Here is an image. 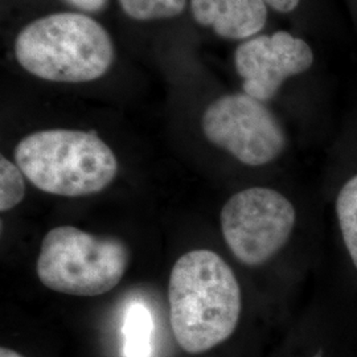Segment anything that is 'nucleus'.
<instances>
[{
  "label": "nucleus",
  "instance_id": "obj_1",
  "mask_svg": "<svg viewBox=\"0 0 357 357\" xmlns=\"http://www.w3.org/2000/svg\"><path fill=\"white\" fill-rule=\"evenodd\" d=\"M168 301L175 339L188 354H203L229 339L243 308L234 271L220 255L204 249L175 262Z\"/></svg>",
  "mask_w": 357,
  "mask_h": 357
},
{
  "label": "nucleus",
  "instance_id": "obj_2",
  "mask_svg": "<svg viewBox=\"0 0 357 357\" xmlns=\"http://www.w3.org/2000/svg\"><path fill=\"white\" fill-rule=\"evenodd\" d=\"M15 56L33 76L79 84L106 75L114 60V45L107 31L89 16L52 13L20 31Z\"/></svg>",
  "mask_w": 357,
  "mask_h": 357
},
{
  "label": "nucleus",
  "instance_id": "obj_3",
  "mask_svg": "<svg viewBox=\"0 0 357 357\" xmlns=\"http://www.w3.org/2000/svg\"><path fill=\"white\" fill-rule=\"evenodd\" d=\"M15 160L38 190L66 197L103 191L118 172L113 150L94 131L54 128L29 134L17 143Z\"/></svg>",
  "mask_w": 357,
  "mask_h": 357
},
{
  "label": "nucleus",
  "instance_id": "obj_4",
  "mask_svg": "<svg viewBox=\"0 0 357 357\" xmlns=\"http://www.w3.org/2000/svg\"><path fill=\"white\" fill-rule=\"evenodd\" d=\"M128 262L130 250L122 240L63 225L45 234L36 273L40 282L53 291L97 296L122 281Z\"/></svg>",
  "mask_w": 357,
  "mask_h": 357
},
{
  "label": "nucleus",
  "instance_id": "obj_5",
  "mask_svg": "<svg viewBox=\"0 0 357 357\" xmlns=\"http://www.w3.org/2000/svg\"><path fill=\"white\" fill-rule=\"evenodd\" d=\"M296 222L293 203L281 192L253 187L234 193L220 213L224 240L241 264H266L289 243Z\"/></svg>",
  "mask_w": 357,
  "mask_h": 357
},
{
  "label": "nucleus",
  "instance_id": "obj_6",
  "mask_svg": "<svg viewBox=\"0 0 357 357\" xmlns=\"http://www.w3.org/2000/svg\"><path fill=\"white\" fill-rule=\"evenodd\" d=\"M205 138L243 165L274 162L286 147V134L265 102L246 93L227 94L211 103L202 121Z\"/></svg>",
  "mask_w": 357,
  "mask_h": 357
},
{
  "label": "nucleus",
  "instance_id": "obj_7",
  "mask_svg": "<svg viewBox=\"0 0 357 357\" xmlns=\"http://www.w3.org/2000/svg\"><path fill=\"white\" fill-rule=\"evenodd\" d=\"M312 64L310 45L286 31L248 38L234 54L243 91L262 102L271 100L287 78L305 73Z\"/></svg>",
  "mask_w": 357,
  "mask_h": 357
},
{
  "label": "nucleus",
  "instance_id": "obj_8",
  "mask_svg": "<svg viewBox=\"0 0 357 357\" xmlns=\"http://www.w3.org/2000/svg\"><path fill=\"white\" fill-rule=\"evenodd\" d=\"M191 11L196 23L230 40L255 38L268 20L264 0H191Z\"/></svg>",
  "mask_w": 357,
  "mask_h": 357
},
{
  "label": "nucleus",
  "instance_id": "obj_9",
  "mask_svg": "<svg viewBox=\"0 0 357 357\" xmlns=\"http://www.w3.org/2000/svg\"><path fill=\"white\" fill-rule=\"evenodd\" d=\"M153 320L141 303L128 307L123 320V356L150 357L153 354Z\"/></svg>",
  "mask_w": 357,
  "mask_h": 357
},
{
  "label": "nucleus",
  "instance_id": "obj_10",
  "mask_svg": "<svg viewBox=\"0 0 357 357\" xmlns=\"http://www.w3.org/2000/svg\"><path fill=\"white\" fill-rule=\"evenodd\" d=\"M336 217L347 253L357 270V174L339 190Z\"/></svg>",
  "mask_w": 357,
  "mask_h": 357
},
{
  "label": "nucleus",
  "instance_id": "obj_11",
  "mask_svg": "<svg viewBox=\"0 0 357 357\" xmlns=\"http://www.w3.org/2000/svg\"><path fill=\"white\" fill-rule=\"evenodd\" d=\"M123 13L138 22L176 17L185 10L187 0H118Z\"/></svg>",
  "mask_w": 357,
  "mask_h": 357
},
{
  "label": "nucleus",
  "instance_id": "obj_12",
  "mask_svg": "<svg viewBox=\"0 0 357 357\" xmlns=\"http://www.w3.org/2000/svg\"><path fill=\"white\" fill-rule=\"evenodd\" d=\"M26 196L24 174L17 165L0 158V211H11L20 204Z\"/></svg>",
  "mask_w": 357,
  "mask_h": 357
},
{
  "label": "nucleus",
  "instance_id": "obj_13",
  "mask_svg": "<svg viewBox=\"0 0 357 357\" xmlns=\"http://www.w3.org/2000/svg\"><path fill=\"white\" fill-rule=\"evenodd\" d=\"M64 1L82 13H100L103 11L109 0H64Z\"/></svg>",
  "mask_w": 357,
  "mask_h": 357
},
{
  "label": "nucleus",
  "instance_id": "obj_14",
  "mask_svg": "<svg viewBox=\"0 0 357 357\" xmlns=\"http://www.w3.org/2000/svg\"><path fill=\"white\" fill-rule=\"evenodd\" d=\"M268 7L278 13H287L294 11L301 0H264Z\"/></svg>",
  "mask_w": 357,
  "mask_h": 357
},
{
  "label": "nucleus",
  "instance_id": "obj_15",
  "mask_svg": "<svg viewBox=\"0 0 357 357\" xmlns=\"http://www.w3.org/2000/svg\"><path fill=\"white\" fill-rule=\"evenodd\" d=\"M0 357H24L23 355H20L19 352L13 351L10 348H1L0 349Z\"/></svg>",
  "mask_w": 357,
  "mask_h": 357
},
{
  "label": "nucleus",
  "instance_id": "obj_16",
  "mask_svg": "<svg viewBox=\"0 0 357 357\" xmlns=\"http://www.w3.org/2000/svg\"><path fill=\"white\" fill-rule=\"evenodd\" d=\"M311 357H323V354H321V352H318V354H315V355H314V356H311Z\"/></svg>",
  "mask_w": 357,
  "mask_h": 357
}]
</instances>
